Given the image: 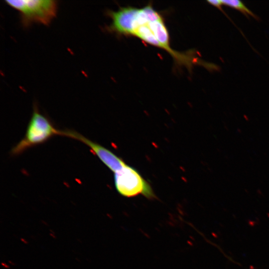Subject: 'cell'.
<instances>
[{
    "instance_id": "1",
    "label": "cell",
    "mask_w": 269,
    "mask_h": 269,
    "mask_svg": "<svg viewBox=\"0 0 269 269\" xmlns=\"http://www.w3.org/2000/svg\"><path fill=\"white\" fill-rule=\"evenodd\" d=\"M107 14L112 19L108 27L110 31L135 36L164 49L179 65L190 68L195 64V58L191 55L172 49L163 18L150 4L142 8L120 7L117 11H108Z\"/></svg>"
},
{
    "instance_id": "2",
    "label": "cell",
    "mask_w": 269,
    "mask_h": 269,
    "mask_svg": "<svg viewBox=\"0 0 269 269\" xmlns=\"http://www.w3.org/2000/svg\"><path fill=\"white\" fill-rule=\"evenodd\" d=\"M56 135H61V130L57 129L35 106L24 136L12 147L10 153L12 155H18L29 148L45 142Z\"/></svg>"
},
{
    "instance_id": "3",
    "label": "cell",
    "mask_w": 269,
    "mask_h": 269,
    "mask_svg": "<svg viewBox=\"0 0 269 269\" xmlns=\"http://www.w3.org/2000/svg\"><path fill=\"white\" fill-rule=\"evenodd\" d=\"M5 2L19 12L24 26L33 23L48 25L56 16L58 8L57 1L53 0H6Z\"/></svg>"
},
{
    "instance_id": "4",
    "label": "cell",
    "mask_w": 269,
    "mask_h": 269,
    "mask_svg": "<svg viewBox=\"0 0 269 269\" xmlns=\"http://www.w3.org/2000/svg\"><path fill=\"white\" fill-rule=\"evenodd\" d=\"M114 183L116 190L123 196L141 194L149 199L155 198L150 185L136 169L128 164L114 173Z\"/></svg>"
},
{
    "instance_id": "5",
    "label": "cell",
    "mask_w": 269,
    "mask_h": 269,
    "mask_svg": "<svg viewBox=\"0 0 269 269\" xmlns=\"http://www.w3.org/2000/svg\"><path fill=\"white\" fill-rule=\"evenodd\" d=\"M61 136L76 139L87 145L100 160L114 173L127 164L121 157L109 149L91 140L76 131L71 130H62Z\"/></svg>"
},
{
    "instance_id": "6",
    "label": "cell",
    "mask_w": 269,
    "mask_h": 269,
    "mask_svg": "<svg viewBox=\"0 0 269 269\" xmlns=\"http://www.w3.org/2000/svg\"><path fill=\"white\" fill-rule=\"evenodd\" d=\"M221 1L223 5L236 9L245 15H251L256 18L255 14L248 9L241 1L237 0H222Z\"/></svg>"
},
{
    "instance_id": "7",
    "label": "cell",
    "mask_w": 269,
    "mask_h": 269,
    "mask_svg": "<svg viewBox=\"0 0 269 269\" xmlns=\"http://www.w3.org/2000/svg\"><path fill=\"white\" fill-rule=\"evenodd\" d=\"M207 2L210 4H211L222 10L221 8H222L221 6L223 5V4L221 0H207Z\"/></svg>"
}]
</instances>
